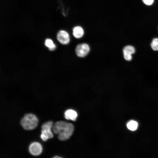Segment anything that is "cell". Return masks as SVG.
<instances>
[{"label":"cell","instance_id":"obj_13","mask_svg":"<svg viewBox=\"0 0 158 158\" xmlns=\"http://www.w3.org/2000/svg\"><path fill=\"white\" fill-rule=\"evenodd\" d=\"M142 1L145 5L150 6L153 4L154 0H142Z\"/></svg>","mask_w":158,"mask_h":158},{"label":"cell","instance_id":"obj_9","mask_svg":"<svg viewBox=\"0 0 158 158\" xmlns=\"http://www.w3.org/2000/svg\"><path fill=\"white\" fill-rule=\"evenodd\" d=\"M64 116L66 119L75 121L78 116V114L75 110L69 109L66 111L64 113Z\"/></svg>","mask_w":158,"mask_h":158},{"label":"cell","instance_id":"obj_12","mask_svg":"<svg viewBox=\"0 0 158 158\" xmlns=\"http://www.w3.org/2000/svg\"><path fill=\"white\" fill-rule=\"evenodd\" d=\"M152 49L154 51H158V38L153 39L151 43Z\"/></svg>","mask_w":158,"mask_h":158},{"label":"cell","instance_id":"obj_5","mask_svg":"<svg viewBox=\"0 0 158 158\" xmlns=\"http://www.w3.org/2000/svg\"><path fill=\"white\" fill-rule=\"evenodd\" d=\"M57 38L60 43L63 45L68 44L70 41L69 33L64 30H61L59 31L57 35Z\"/></svg>","mask_w":158,"mask_h":158},{"label":"cell","instance_id":"obj_2","mask_svg":"<svg viewBox=\"0 0 158 158\" xmlns=\"http://www.w3.org/2000/svg\"><path fill=\"white\" fill-rule=\"evenodd\" d=\"M38 120L34 114L30 113L25 114L20 121V124L23 128L26 130H31L37 126Z\"/></svg>","mask_w":158,"mask_h":158},{"label":"cell","instance_id":"obj_11","mask_svg":"<svg viewBox=\"0 0 158 158\" xmlns=\"http://www.w3.org/2000/svg\"><path fill=\"white\" fill-rule=\"evenodd\" d=\"M128 128L132 131L135 130L138 127L137 122L133 120H131L128 122L127 124Z\"/></svg>","mask_w":158,"mask_h":158},{"label":"cell","instance_id":"obj_1","mask_svg":"<svg viewBox=\"0 0 158 158\" xmlns=\"http://www.w3.org/2000/svg\"><path fill=\"white\" fill-rule=\"evenodd\" d=\"M52 128L53 132L58 134V138L61 140L68 139L72 135L74 129L72 124L63 121L56 122Z\"/></svg>","mask_w":158,"mask_h":158},{"label":"cell","instance_id":"obj_14","mask_svg":"<svg viewBox=\"0 0 158 158\" xmlns=\"http://www.w3.org/2000/svg\"><path fill=\"white\" fill-rule=\"evenodd\" d=\"M53 157L54 158H61L60 157L57 156H55V157Z\"/></svg>","mask_w":158,"mask_h":158},{"label":"cell","instance_id":"obj_7","mask_svg":"<svg viewBox=\"0 0 158 158\" xmlns=\"http://www.w3.org/2000/svg\"><path fill=\"white\" fill-rule=\"evenodd\" d=\"M29 150L30 153L32 155L37 156L41 153L42 147L39 143L34 142L31 143L29 146Z\"/></svg>","mask_w":158,"mask_h":158},{"label":"cell","instance_id":"obj_3","mask_svg":"<svg viewBox=\"0 0 158 158\" xmlns=\"http://www.w3.org/2000/svg\"><path fill=\"white\" fill-rule=\"evenodd\" d=\"M53 122L51 121L44 123L42 125L40 138L44 141L53 137L51 129L52 127Z\"/></svg>","mask_w":158,"mask_h":158},{"label":"cell","instance_id":"obj_4","mask_svg":"<svg viewBox=\"0 0 158 158\" xmlns=\"http://www.w3.org/2000/svg\"><path fill=\"white\" fill-rule=\"evenodd\" d=\"M90 51V47L86 43H82L78 44L75 49L76 55L80 57H85L88 54Z\"/></svg>","mask_w":158,"mask_h":158},{"label":"cell","instance_id":"obj_6","mask_svg":"<svg viewBox=\"0 0 158 158\" xmlns=\"http://www.w3.org/2000/svg\"><path fill=\"white\" fill-rule=\"evenodd\" d=\"M135 49L133 46L128 45L125 46L123 50V53L124 59L127 61H131L132 59V55L135 53Z\"/></svg>","mask_w":158,"mask_h":158},{"label":"cell","instance_id":"obj_10","mask_svg":"<svg viewBox=\"0 0 158 158\" xmlns=\"http://www.w3.org/2000/svg\"><path fill=\"white\" fill-rule=\"evenodd\" d=\"M44 44L45 46L48 47L50 51L54 50L56 48L55 44L54 43L53 41L50 39H46L45 41Z\"/></svg>","mask_w":158,"mask_h":158},{"label":"cell","instance_id":"obj_8","mask_svg":"<svg viewBox=\"0 0 158 158\" xmlns=\"http://www.w3.org/2000/svg\"><path fill=\"white\" fill-rule=\"evenodd\" d=\"M72 32L73 36L77 39L82 38L84 36L85 33L84 29L80 25H77L73 27Z\"/></svg>","mask_w":158,"mask_h":158}]
</instances>
